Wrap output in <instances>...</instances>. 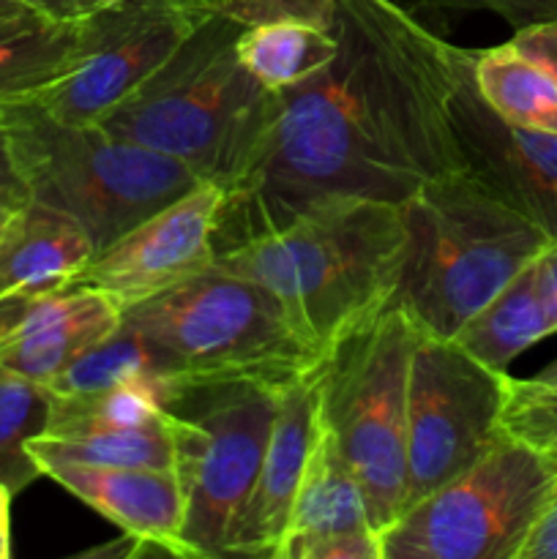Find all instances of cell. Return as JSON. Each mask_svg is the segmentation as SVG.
Listing matches in <instances>:
<instances>
[{"mask_svg": "<svg viewBox=\"0 0 557 559\" xmlns=\"http://www.w3.org/2000/svg\"><path fill=\"white\" fill-rule=\"evenodd\" d=\"M336 58L278 107L249 167L224 189L216 260L336 197L404 205L462 173L451 123L457 44L396 0H336Z\"/></svg>", "mask_w": 557, "mask_h": 559, "instance_id": "cell-1", "label": "cell"}, {"mask_svg": "<svg viewBox=\"0 0 557 559\" xmlns=\"http://www.w3.org/2000/svg\"><path fill=\"white\" fill-rule=\"evenodd\" d=\"M404 249L402 205L336 197L278 233L222 254L216 265L262 284L295 333L322 358L391 304Z\"/></svg>", "mask_w": 557, "mask_h": 559, "instance_id": "cell-2", "label": "cell"}, {"mask_svg": "<svg viewBox=\"0 0 557 559\" xmlns=\"http://www.w3.org/2000/svg\"><path fill=\"white\" fill-rule=\"evenodd\" d=\"M244 25L213 14L145 85L98 123L120 140L186 164L222 189L244 175L278 107L238 58Z\"/></svg>", "mask_w": 557, "mask_h": 559, "instance_id": "cell-3", "label": "cell"}, {"mask_svg": "<svg viewBox=\"0 0 557 559\" xmlns=\"http://www.w3.org/2000/svg\"><path fill=\"white\" fill-rule=\"evenodd\" d=\"M407 249L393 306L415 331L453 338L549 243L467 169L431 180L402 205Z\"/></svg>", "mask_w": 557, "mask_h": 559, "instance_id": "cell-4", "label": "cell"}, {"mask_svg": "<svg viewBox=\"0 0 557 559\" xmlns=\"http://www.w3.org/2000/svg\"><path fill=\"white\" fill-rule=\"evenodd\" d=\"M11 164L27 200H38L85 227L96 254L202 183L186 164L102 123H66L33 98L0 104Z\"/></svg>", "mask_w": 557, "mask_h": 559, "instance_id": "cell-5", "label": "cell"}, {"mask_svg": "<svg viewBox=\"0 0 557 559\" xmlns=\"http://www.w3.org/2000/svg\"><path fill=\"white\" fill-rule=\"evenodd\" d=\"M123 322L158 349L173 385L251 380L287 388L322 360L262 284L218 265L129 306Z\"/></svg>", "mask_w": 557, "mask_h": 559, "instance_id": "cell-6", "label": "cell"}, {"mask_svg": "<svg viewBox=\"0 0 557 559\" xmlns=\"http://www.w3.org/2000/svg\"><path fill=\"white\" fill-rule=\"evenodd\" d=\"M415 328L388 304L339 338L320 364L317 409L353 464L377 533L407 500V382Z\"/></svg>", "mask_w": 557, "mask_h": 559, "instance_id": "cell-7", "label": "cell"}, {"mask_svg": "<svg viewBox=\"0 0 557 559\" xmlns=\"http://www.w3.org/2000/svg\"><path fill=\"white\" fill-rule=\"evenodd\" d=\"M284 388L251 380L175 382L162 399L169 415L183 497L180 557H224L233 524L257 480Z\"/></svg>", "mask_w": 557, "mask_h": 559, "instance_id": "cell-8", "label": "cell"}, {"mask_svg": "<svg viewBox=\"0 0 557 559\" xmlns=\"http://www.w3.org/2000/svg\"><path fill=\"white\" fill-rule=\"evenodd\" d=\"M552 489L555 462L502 435L473 467L382 530V559H519Z\"/></svg>", "mask_w": 557, "mask_h": 559, "instance_id": "cell-9", "label": "cell"}, {"mask_svg": "<svg viewBox=\"0 0 557 559\" xmlns=\"http://www.w3.org/2000/svg\"><path fill=\"white\" fill-rule=\"evenodd\" d=\"M508 377V371L481 364L453 338L415 331L407 382L404 511L473 467L500 442L506 435Z\"/></svg>", "mask_w": 557, "mask_h": 559, "instance_id": "cell-10", "label": "cell"}, {"mask_svg": "<svg viewBox=\"0 0 557 559\" xmlns=\"http://www.w3.org/2000/svg\"><path fill=\"white\" fill-rule=\"evenodd\" d=\"M218 11L222 0H115L82 22L80 63L31 98L66 123H98Z\"/></svg>", "mask_w": 557, "mask_h": 559, "instance_id": "cell-11", "label": "cell"}, {"mask_svg": "<svg viewBox=\"0 0 557 559\" xmlns=\"http://www.w3.org/2000/svg\"><path fill=\"white\" fill-rule=\"evenodd\" d=\"M222 200V186L202 180L98 251L74 284L98 289L129 309L211 271Z\"/></svg>", "mask_w": 557, "mask_h": 559, "instance_id": "cell-12", "label": "cell"}, {"mask_svg": "<svg viewBox=\"0 0 557 559\" xmlns=\"http://www.w3.org/2000/svg\"><path fill=\"white\" fill-rule=\"evenodd\" d=\"M451 123L464 169L489 194L557 240V134L519 129L497 118L470 71V49L459 47Z\"/></svg>", "mask_w": 557, "mask_h": 559, "instance_id": "cell-13", "label": "cell"}, {"mask_svg": "<svg viewBox=\"0 0 557 559\" xmlns=\"http://www.w3.org/2000/svg\"><path fill=\"white\" fill-rule=\"evenodd\" d=\"M27 448L36 464L80 462L173 469L175 462L167 409L142 388L55 396L47 431Z\"/></svg>", "mask_w": 557, "mask_h": 559, "instance_id": "cell-14", "label": "cell"}, {"mask_svg": "<svg viewBox=\"0 0 557 559\" xmlns=\"http://www.w3.org/2000/svg\"><path fill=\"white\" fill-rule=\"evenodd\" d=\"M317 393H320V366L278 393V409L257 469V480L235 519L224 557L282 559L289 513L315 437Z\"/></svg>", "mask_w": 557, "mask_h": 559, "instance_id": "cell-15", "label": "cell"}, {"mask_svg": "<svg viewBox=\"0 0 557 559\" xmlns=\"http://www.w3.org/2000/svg\"><path fill=\"white\" fill-rule=\"evenodd\" d=\"M44 478H52L69 495L112 522L126 538L137 540L142 555L180 557L183 497L173 469L102 467L80 462H42Z\"/></svg>", "mask_w": 557, "mask_h": 559, "instance_id": "cell-16", "label": "cell"}, {"mask_svg": "<svg viewBox=\"0 0 557 559\" xmlns=\"http://www.w3.org/2000/svg\"><path fill=\"white\" fill-rule=\"evenodd\" d=\"M358 530H375L366 511L364 489L336 435L317 409L309 462L289 513L282 559H311L320 544Z\"/></svg>", "mask_w": 557, "mask_h": 559, "instance_id": "cell-17", "label": "cell"}, {"mask_svg": "<svg viewBox=\"0 0 557 559\" xmlns=\"http://www.w3.org/2000/svg\"><path fill=\"white\" fill-rule=\"evenodd\" d=\"M93 257L96 246L76 218L25 200L0 222V293L69 287Z\"/></svg>", "mask_w": 557, "mask_h": 559, "instance_id": "cell-18", "label": "cell"}, {"mask_svg": "<svg viewBox=\"0 0 557 559\" xmlns=\"http://www.w3.org/2000/svg\"><path fill=\"white\" fill-rule=\"evenodd\" d=\"M82 55V22L60 25L36 11L0 14V104L36 96Z\"/></svg>", "mask_w": 557, "mask_h": 559, "instance_id": "cell-19", "label": "cell"}, {"mask_svg": "<svg viewBox=\"0 0 557 559\" xmlns=\"http://www.w3.org/2000/svg\"><path fill=\"white\" fill-rule=\"evenodd\" d=\"M123 309L104 293L80 287L74 306L31 336L0 349V369L47 385L76 355L118 331Z\"/></svg>", "mask_w": 557, "mask_h": 559, "instance_id": "cell-20", "label": "cell"}, {"mask_svg": "<svg viewBox=\"0 0 557 559\" xmlns=\"http://www.w3.org/2000/svg\"><path fill=\"white\" fill-rule=\"evenodd\" d=\"M173 385L167 364L158 349L120 320L118 331L76 355L58 377L47 382L55 396H87L112 388H142L162 404Z\"/></svg>", "mask_w": 557, "mask_h": 559, "instance_id": "cell-21", "label": "cell"}, {"mask_svg": "<svg viewBox=\"0 0 557 559\" xmlns=\"http://www.w3.org/2000/svg\"><path fill=\"white\" fill-rule=\"evenodd\" d=\"M475 91L486 107L519 129L557 134V82L549 71L519 55L511 44L470 49Z\"/></svg>", "mask_w": 557, "mask_h": 559, "instance_id": "cell-22", "label": "cell"}, {"mask_svg": "<svg viewBox=\"0 0 557 559\" xmlns=\"http://www.w3.org/2000/svg\"><path fill=\"white\" fill-rule=\"evenodd\" d=\"M552 336V325L546 320L544 304L535 289L533 262L500 289L484 309L475 311L453 342L462 344L470 355L495 371H508V366L538 344L541 338Z\"/></svg>", "mask_w": 557, "mask_h": 559, "instance_id": "cell-23", "label": "cell"}, {"mask_svg": "<svg viewBox=\"0 0 557 559\" xmlns=\"http://www.w3.org/2000/svg\"><path fill=\"white\" fill-rule=\"evenodd\" d=\"M333 31L304 22H268L244 27L238 36V58L271 91H287L320 74L336 58Z\"/></svg>", "mask_w": 557, "mask_h": 559, "instance_id": "cell-24", "label": "cell"}, {"mask_svg": "<svg viewBox=\"0 0 557 559\" xmlns=\"http://www.w3.org/2000/svg\"><path fill=\"white\" fill-rule=\"evenodd\" d=\"M52 402L44 382L0 369V484L14 497L44 478L27 445L47 431Z\"/></svg>", "mask_w": 557, "mask_h": 559, "instance_id": "cell-25", "label": "cell"}, {"mask_svg": "<svg viewBox=\"0 0 557 559\" xmlns=\"http://www.w3.org/2000/svg\"><path fill=\"white\" fill-rule=\"evenodd\" d=\"M502 431L544 456L557 459V382L508 377Z\"/></svg>", "mask_w": 557, "mask_h": 559, "instance_id": "cell-26", "label": "cell"}, {"mask_svg": "<svg viewBox=\"0 0 557 559\" xmlns=\"http://www.w3.org/2000/svg\"><path fill=\"white\" fill-rule=\"evenodd\" d=\"M224 11L244 27L268 25V22H304L320 31H331L336 0H229Z\"/></svg>", "mask_w": 557, "mask_h": 559, "instance_id": "cell-27", "label": "cell"}, {"mask_svg": "<svg viewBox=\"0 0 557 559\" xmlns=\"http://www.w3.org/2000/svg\"><path fill=\"white\" fill-rule=\"evenodd\" d=\"M435 11H451V14H491L517 31V27L533 25V22H555L557 0H420Z\"/></svg>", "mask_w": 557, "mask_h": 559, "instance_id": "cell-28", "label": "cell"}, {"mask_svg": "<svg viewBox=\"0 0 557 559\" xmlns=\"http://www.w3.org/2000/svg\"><path fill=\"white\" fill-rule=\"evenodd\" d=\"M508 44H511L519 55H524V58L538 63L544 71H549L557 82V20L533 22V25L517 27L513 36L508 38Z\"/></svg>", "mask_w": 557, "mask_h": 559, "instance_id": "cell-29", "label": "cell"}, {"mask_svg": "<svg viewBox=\"0 0 557 559\" xmlns=\"http://www.w3.org/2000/svg\"><path fill=\"white\" fill-rule=\"evenodd\" d=\"M16 3L22 9L47 16V20L60 22V25H80V22L96 16L98 11L109 9L115 0H16Z\"/></svg>", "mask_w": 557, "mask_h": 559, "instance_id": "cell-30", "label": "cell"}, {"mask_svg": "<svg viewBox=\"0 0 557 559\" xmlns=\"http://www.w3.org/2000/svg\"><path fill=\"white\" fill-rule=\"evenodd\" d=\"M552 462H555V489H552L538 524L524 540L519 559H557V459H552Z\"/></svg>", "mask_w": 557, "mask_h": 559, "instance_id": "cell-31", "label": "cell"}, {"mask_svg": "<svg viewBox=\"0 0 557 559\" xmlns=\"http://www.w3.org/2000/svg\"><path fill=\"white\" fill-rule=\"evenodd\" d=\"M533 278L552 333H557V240H549L544 251L533 260Z\"/></svg>", "mask_w": 557, "mask_h": 559, "instance_id": "cell-32", "label": "cell"}, {"mask_svg": "<svg viewBox=\"0 0 557 559\" xmlns=\"http://www.w3.org/2000/svg\"><path fill=\"white\" fill-rule=\"evenodd\" d=\"M0 191L20 197V200H27L25 189H22L20 175H16L14 164H11V153H9V142H5L3 123H0Z\"/></svg>", "mask_w": 557, "mask_h": 559, "instance_id": "cell-33", "label": "cell"}, {"mask_svg": "<svg viewBox=\"0 0 557 559\" xmlns=\"http://www.w3.org/2000/svg\"><path fill=\"white\" fill-rule=\"evenodd\" d=\"M11 557V519H0V559Z\"/></svg>", "mask_w": 557, "mask_h": 559, "instance_id": "cell-34", "label": "cell"}, {"mask_svg": "<svg viewBox=\"0 0 557 559\" xmlns=\"http://www.w3.org/2000/svg\"><path fill=\"white\" fill-rule=\"evenodd\" d=\"M25 200H20V197L14 194H5V191H0V222H3L5 216H9L11 211H14L16 205H22Z\"/></svg>", "mask_w": 557, "mask_h": 559, "instance_id": "cell-35", "label": "cell"}, {"mask_svg": "<svg viewBox=\"0 0 557 559\" xmlns=\"http://www.w3.org/2000/svg\"><path fill=\"white\" fill-rule=\"evenodd\" d=\"M533 380H535V382H557V358L552 360V364L546 366V369H541L538 374L533 377Z\"/></svg>", "mask_w": 557, "mask_h": 559, "instance_id": "cell-36", "label": "cell"}, {"mask_svg": "<svg viewBox=\"0 0 557 559\" xmlns=\"http://www.w3.org/2000/svg\"><path fill=\"white\" fill-rule=\"evenodd\" d=\"M11 500H14V495H11V491L5 489L3 484H0V519L9 516V511H11Z\"/></svg>", "mask_w": 557, "mask_h": 559, "instance_id": "cell-37", "label": "cell"}, {"mask_svg": "<svg viewBox=\"0 0 557 559\" xmlns=\"http://www.w3.org/2000/svg\"><path fill=\"white\" fill-rule=\"evenodd\" d=\"M22 5L16 3V0H0V14H14V11H20Z\"/></svg>", "mask_w": 557, "mask_h": 559, "instance_id": "cell-38", "label": "cell"}, {"mask_svg": "<svg viewBox=\"0 0 557 559\" xmlns=\"http://www.w3.org/2000/svg\"><path fill=\"white\" fill-rule=\"evenodd\" d=\"M222 3H224V9H227V3H229V0H222Z\"/></svg>", "mask_w": 557, "mask_h": 559, "instance_id": "cell-39", "label": "cell"}]
</instances>
